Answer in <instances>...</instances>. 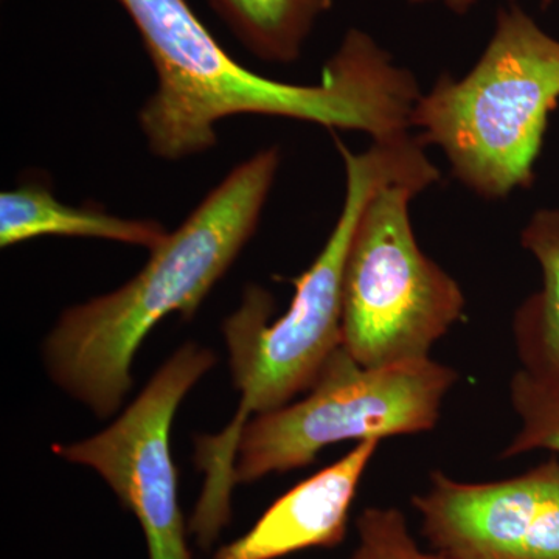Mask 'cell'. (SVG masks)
<instances>
[{
  "instance_id": "30bf717a",
  "label": "cell",
  "mask_w": 559,
  "mask_h": 559,
  "mask_svg": "<svg viewBox=\"0 0 559 559\" xmlns=\"http://www.w3.org/2000/svg\"><path fill=\"white\" fill-rule=\"evenodd\" d=\"M159 221L110 215L97 205H68L50 183L22 182L0 193V246L3 249L40 237L95 238L150 250L167 238Z\"/></svg>"
},
{
  "instance_id": "6da1fadb",
  "label": "cell",
  "mask_w": 559,
  "mask_h": 559,
  "mask_svg": "<svg viewBox=\"0 0 559 559\" xmlns=\"http://www.w3.org/2000/svg\"><path fill=\"white\" fill-rule=\"evenodd\" d=\"M138 28L156 72L139 110L146 145L162 160L200 156L218 143L219 121L266 116L359 131L371 140L409 132L423 92L369 33L349 28L318 84L252 72L227 53L187 0H117Z\"/></svg>"
},
{
  "instance_id": "9a60e30c",
  "label": "cell",
  "mask_w": 559,
  "mask_h": 559,
  "mask_svg": "<svg viewBox=\"0 0 559 559\" xmlns=\"http://www.w3.org/2000/svg\"><path fill=\"white\" fill-rule=\"evenodd\" d=\"M510 2H513V0H510ZM539 2L543 7H549L554 5V3H559V0H539ZM411 3H415V5H423V3H441V5L451 10L452 13L465 14L476 5L477 0H411Z\"/></svg>"
},
{
  "instance_id": "4fadbf2b",
  "label": "cell",
  "mask_w": 559,
  "mask_h": 559,
  "mask_svg": "<svg viewBox=\"0 0 559 559\" xmlns=\"http://www.w3.org/2000/svg\"><path fill=\"white\" fill-rule=\"evenodd\" d=\"M510 401L521 429L500 457L509 460L533 451H550L559 457V392L544 388L520 369L510 381Z\"/></svg>"
},
{
  "instance_id": "8992f818",
  "label": "cell",
  "mask_w": 559,
  "mask_h": 559,
  "mask_svg": "<svg viewBox=\"0 0 559 559\" xmlns=\"http://www.w3.org/2000/svg\"><path fill=\"white\" fill-rule=\"evenodd\" d=\"M459 380L432 358L364 367L341 345L305 399L250 418L235 457V484L305 468L330 444L429 432Z\"/></svg>"
},
{
  "instance_id": "8fae6325",
  "label": "cell",
  "mask_w": 559,
  "mask_h": 559,
  "mask_svg": "<svg viewBox=\"0 0 559 559\" xmlns=\"http://www.w3.org/2000/svg\"><path fill=\"white\" fill-rule=\"evenodd\" d=\"M521 245L538 261L540 288L514 311V348L522 371L559 392V209L533 213Z\"/></svg>"
},
{
  "instance_id": "9c48e42d",
  "label": "cell",
  "mask_w": 559,
  "mask_h": 559,
  "mask_svg": "<svg viewBox=\"0 0 559 559\" xmlns=\"http://www.w3.org/2000/svg\"><path fill=\"white\" fill-rule=\"evenodd\" d=\"M381 441L356 444L333 465L275 500L241 538L213 559H278L308 549H333L347 536L348 514L360 479Z\"/></svg>"
},
{
  "instance_id": "5bb4252c",
  "label": "cell",
  "mask_w": 559,
  "mask_h": 559,
  "mask_svg": "<svg viewBox=\"0 0 559 559\" xmlns=\"http://www.w3.org/2000/svg\"><path fill=\"white\" fill-rule=\"evenodd\" d=\"M356 527L359 546L348 559H450L419 549L403 511L393 507L362 510Z\"/></svg>"
},
{
  "instance_id": "52a82bcc",
  "label": "cell",
  "mask_w": 559,
  "mask_h": 559,
  "mask_svg": "<svg viewBox=\"0 0 559 559\" xmlns=\"http://www.w3.org/2000/svg\"><path fill=\"white\" fill-rule=\"evenodd\" d=\"M213 366L212 349L189 342L162 364L112 425L79 443L53 444L61 459L100 474L139 521L150 559H191L170 430L179 404Z\"/></svg>"
},
{
  "instance_id": "7c38bea8",
  "label": "cell",
  "mask_w": 559,
  "mask_h": 559,
  "mask_svg": "<svg viewBox=\"0 0 559 559\" xmlns=\"http://www.w3.org/2000/svg\"><path fill=\"white\" fill-rule=\"evenodd\" d=\"M253 57L271 64L299 60L312 28L334 0H207Z\"/></svg>"
},
{
  "instance_id": "5b68a950",
  "label": "cell",
  "mask_w": 559,
  "mask_h": 559,
  "mask_svg": "<svg viewBox=\"0 0 559 559\" xmlns=\"http://www.w3.org/2000/svg\"><path fill=\"white\" fill-rule=\"evenodd\" d=\"M440 175L389 180L364 205L345 261L342 345L360 366L430 358L433 345L463 318L457 280L415 238L411 202Z\"/></svg>"
},
{
  "instance_id": "3957f363",
  "label": "cell",
  "mask_w": 559,
  "mask_h": 559,
  "mask_svg": "<svg viewBox=\"0 0 559 559\" xmlns=\"http://www.w3.org/2000/svg\"><path fill=\"white\" fill-rule=\"evenodd\" d=\"M280 164L278 146L238 164L151 250L130 282L62 312L44 342V362L58 388L97 417L120 409L140 344L173 312L193 318L255 234Z\"/></svg>"
},
{
  "instance_id": "277c9868",
  "label": "cell",
  "mask_w": 559,
  "mask_h": 559,
  "mask_svg": "<svg viewBox=\"0 0 559 559\" xmlns=\"http://www.w3.org/2000/svg\"><path fill=\"white\" fill-rule=\"evenodd\" d=\"M559 106V39L521 7L500 9L479 61L462 79L441 73L412 112L423 145L443 151L452 176L477 197L530 189Z\"/></svg>"
},
{
  "instance_id": "7a4b0ae2",
  "label": "cell",
  "mask_w": 559,
  "mask_h": 559,
  "mask_svg": "<svg viewBox=\"0 0 559 559\" xmlns=\"http://www.w3.org/2000/svg\"><path fill=\"white\" fill-rule=\"evenodd\" d=\"M345 168L340 218L310 267L293 280L288 311L271 322L274 297L248 286L241 305L224 320L231 381L241 393L237 414L218 436L194 439V463L204 473L198 509L212 518L231 513L235 457L250 417L277 411L307 393L320 370L342 345V289L349 240L371 193L389 180L439 175L418 138L406 134L374 140L355 153L334 135Z\"/></svg>"
},
{
  "instance_id": "ba28073f",
  "label": "cell",
  "mask_w": 559,
  "mask_h": 559,
  "mask_svg": "<svg viewBox=\"0 0 559 559\" xmlns=\"http://www.w3.org/2000/svg\"><path fill=\"white\" fill-rule=\"evenodd\" d=\"M412 498L430 546L450 559H559V457L506 480L441 471Z\"/></svg>"
}]
</instances>
